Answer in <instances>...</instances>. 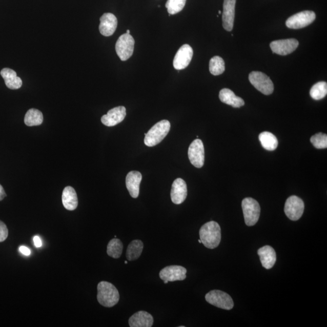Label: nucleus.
Wrapping results in <instances>:
<instances>
[{
	"mask_svg": "<svg viewBox=\"0 0 327 327\" xmlns=\"http://www.w3.org/2000/svg\"><path fill=\"white\" fill-rule=\"evenodd\" d=\"M209 70L213 75L217 76L222 74L225 71L224 61L219 56H214L210 59Z\"/></svg>",
	"mask_w": 327,
	"mask_h": 327,
	"instance_id": "obj_28",
	"label": "nucleus"
},
{
	"mask_svg": "<svg viewBox=\"0 0 327 327\" xmlns=\"http://www.w3.org/2000/svg\"><path fill=\"white\" fill-rule=\"evenodd\" d=\"M187 270L180 265H170L166 267L159 272V277L163 283L183 281L186 278Z\"/></svg>",
	"mask_w": 327,
	"mask_h": 327,
	"instance_id": "obj_11",
	"label": "nucleus"
},
{
	"mask_svg": "<svg viewBox=\"0 0 327 327\" xmlns=\"http://www.w3.org/2000/svg\"><path fill=\"white\" fill-rule=\"evenodd\" d=\"M298 46V40L294 38L276 40L270 43V48L273 52L282 56L290 54Z\"/></svg>",
	"mask_w": 327,
	"mask_h": 327,
	"instance_id": "obj_12",
	"label": "nucleus"
},
{
	"mask_svg": "<svg viewBox=\"0 0 327 327\" xmlns=\"http://www.w3.org/2000/svg\"><path fill=\"white\" fill-rule=\"evenodd\" d=\"M8 236V229L5 223L0 221V242L5 241Z\"/></svg>",
	"mask_w": 327,
	"mask_h": 327,
	"instance_id": "obj_32",
	"label": "nucleus"
},
{
	"mask_svg": "<svg viewBox=\"0 0 327 327\" xmlns=\"http://www.w3.org/2000/svg\"><path fill=\"white\" fill-rule=\"evenodd\" d=\"M154 319L148 312L139 311L133 315L129 320L131 327H151Z\"/></svg>",
	"mask_w": 327,
	"mask_h": 327,
	"instance_id": "obj_20",
	"label": "nucleus"
},
{
	"mask_svg": "<svg viewBox=\"0 0 327 327\" xmlns=\"http://www.w3.org/2000/svg\"><path fill=\"white\" fill-rule=\"evenodd\" d=\"M123 244L117 238L111 240L107 247V253L113 258L118 259L121 257L122 253Z\"/></svg>",
	"mask_w": 327,
	"mask_h": 327,
	"instance_id": "obj_27",
	"label": "nucleus"
},
{
	"mask_svg": "<svg viewBox=\"0 0 327 327\" xmlns=\"http://www.w3.org/2000/svg\"><path fill=\"white\" fill-rule=\"evenodd\" d=\"M144 243L141 240H133L129 243L126 251V258L129 261H135L141 256Z\"/></svg>",
	"mask_w": 327,
	"mask_h": 327,
	"instance_id": "obj_24",
	"label": "nucleus"
},
{
	"mask_svg": "<svg viewBox=\"0 0 327 327\" xmlns=\"http://www.w3.org/2000/svg\"><path fill=\"white\" fill-rule=\"evenodd\" d=\"M199 237L206 248L210 249L218 248L221 240V230L218 223L215 221L206 223L200 229Z\"/></svg>",
	"mask_w": 327,
	"mask_h": 327,
	"instance_id": "obj_1",
	"label": "nucleus"
},
{
	"mask_svg": "<svg viewBox=\"0 0 327 327\" xmlns=\"http://www.w3.org/2000/svg\"><path fill=\"white\" fill-rule=\"evenodd\" d=\"M258 254L262 266L266 269H270L275 264L276 254L271 246H265L258 250Z\"/></svg>",
	"mask_w": 327,
	"mask_h": 327,
	"instance_id": "obj_19",
	"label": "nucleus"
},
{
	"mask_svg": "<svg viewBox=\"0 0 327 327\" xmlns=\"http://www.w3.org/2000/svg\"><path fill=\"white\" fill-rule=\"evenodd\" d=\"M125 263L127 264V263H128V261H125Z\"/></svg>",
	"mask_w": 327,
	"mask_h": 327,
	"instance_id": "obj_39",
	"label": "nucleus"
},
{
	"mask_svg": "<svg viewBox=\"0 0 327 327\" xmlns=\"http://www.w3.org/2000/svg\"><path fill=\"white\" fill-rule=\"evenodd\" d=\"M310 94L311 97L315 100L325 98L327 94V83L325 81L317 83L310 90Z\"/></svg>",
	"mask_w": 327,
	"mask_h": 327,
	"instance_id": "obj_29",
	"label": "nucleus"
},
{
	"mask_svg": "<svg viewBox=\"0 0 327 327\" xmlns=\"http://www.w3.org/2000/svg\"><path fill=\"white\" fill-rule=\"evenodd\" d=\"M219 14H221V11H219Z\"/></svg>",
	"mask_w": 327,
	"mask_h": 327,
	"instance_id": "obj_38",
	"label": "nucleus"
},
{
	"mask_svg": "<svg viewBox=\"0 0 327 327\" xmlns=\"http://www.w3.org/2000/svg\"><path fill=\"white\" fill-rule=\"evenodd\" d=\"M315 19L316 14L314 12L305 11L290 16L287 20L285 25L290 29H299L312 24Z\"/></svg>",
	"mask_w": 327,
	"mask_h": 327,
	"instance_id": "obj_9",
	"label": "nucleus"
},
{
	"mask_svg": "<svg viewBox=\"0 0 327 327\" xmlns=\"http://www.w3.org/2000/svg\"><path fill=\"white\" fill-rule=\"evenodd\" d=\"M172 201L175 205H181L188 196V187L185 180L177 178L172 183L171 193Z\"/></svg>",
	"mask_w": 327,
	"mask_h": 327,
	"instance_id": "obj_16",
	"label": "nucleus"
},
{
	"mask_svg": "<svg viewBox=\"0 0 327 327\" xmlns=\"http://www.w3.org/2000/svg\"><path fill=\"white\" fill-rule=\"evenodd\" d=\"M19 251L25 256H29L31 253V250L25 246L19 247Z\"/></svg>",
	"mask_w": 327,
	"mask_h": 327,
	"instance_id": "obj_33",
	"label": "nucleus"
},
{
	"mask_svg": "<svg viewBox=\"0 0 327 327\" xmlns=\"http://www.w3.org/2000/svg\"><path fill=\"white\" fill-rule=\"evenodd\" d=\"M259 139L263 148L267 151H275L277 147H278V139L272 133L269 132H262L259 136Z\"/></svg>",
	"mask_w": 327,
	"mask_h": 327,
	"instance_id": "obj_25",
	"label": "nucleus"
},
{
	"mask_svg": "<svg viewBox=\"0 0 327 327\" xmlns=\"http://www.w3.org/2000/svg\"><path fill=\"white\" fill-rule=\"evenodd\" d=\"M206 301L216 308L230 310L234 306L233 299L228 293L221 290H212L206 295Z\"/></svg>",
	"mask_w": 327,
	"mask_h": 327,
	"instance_id": "obj_6",
	"label": "nucleus"
},
{
	"mask_svg": "<svg viewBox=\"0 0 327 327\" xmlns=\"http://www.w3.org/2000/svg\"><path fill=\"white\" fill-rule=\"evenodd\" d=\"M2 77L5 80V84L10 89H18L22 86L23 81L21 78L17 76L16 73L13 70L5 68L0 72Z\"/></svg>",
	"mask_w": 327,
	"mask_h": 327,
	"instance_id": "obj_22",
	"label": "nucleus"
},
{
	"mask_svg": "<svg viewBox=\"0 0 327 327\" xmlns=\"http://www.w3.org/2000/svg\"><path fill=\"white\" fill-rule=\"evenodd\" d=\"M6 196V192L4 189H3L2 186L0 185V201L4 199Z\"/></svg>",
	"mask_w": 327,
	"mask_h": 327,
	"instance_id": "obj_35",
	"label": "nucleus"
},
{
	"mask_svg": "<svg viewBox=\"0 0 327 327\" xmlns=\"http://www.w3.org/2000/svg\"><path fill=\"white\" fill-rule=\"evenodd\" d=\"M304 202L296 196H292L287 199L284 212L287 216L292 221H298L304 212Z\"/></svg>",
	"mask_w": 327,
	"mask_h": 327,
	"instance_id": "obj_8",
	"label": "nucleus"
},
{
	"mask_svg": "<svg viewBox=\"0 0 327 327\" xmlns=\"http://www.w3.org/2000/svg\"><path fill=\"white\" fill-rule=\"evenodd\" d=\"M198 242H199V243H202V242H201V239H199V240H198Z\"/></svg>",
	"mask_w": 327,
	"mask_h": 327,
	"instance_id": "obj_37",
	"label": "nucleus"
},
{
	"mask_svg": "<svg viewBox=\"0 0 327 327\" xmlns=\"http://www.w3.org/2000/svg\"><path fill=\"white\" fill-rule=\"evenodd\" d=\"M43 122V113L39 110L31 109L27 112L25 117V123L26 126L30 127L39 126Z\"/></svg>",
	"mask_w": 327,
	"mask_h": 327,
	"instance_id": "obj_26",
	"label": "nucleus"
},
{
	"mask_svg": "<svg viewBox=\"0 0 327 327\" xmlns=\"http://www.w3.org/2000/svg\"><path fill=\"white\" fill-rule=\"evenodd\" d=\"M220 100L226 105L232 106L233 108H239L244 105V101L237 96L234 92L229 89H223L219 92Z\"/></svg>",
	"mask_w": 327,
	"mask_h": 327,
	"instance_id": "obj_23",
	"label": "nucleus"
},
{
	"mask_svg": "<svg viewBox=\"0 0 327 327\" xmlns=\"http://www.w3.org/2000/svg\"><path fill=\"white\" fill-rule=\"evenodd\" d=\"M62 202L65 208L68 210H75L78 205L77 194L74 189L71 186L66 187L63 190Z\"/></svg>",
	"mask_w": 327,
	"mask_h": 327,
	"instance_id": "obj_21",
	"label": "nucleus"
},
{
	"mask_svg": "<svg viewBox=\"0 0 327 327\" xmlns=\"http://www.w3.org/2000/svg\"><path fill=\"white\" fill-rule=\"evenodd\" d=\"M249 81L259 92L269 95L274 91V85L269 76L261 72L253 71L250 73Z\"/></svg>",
	"mask_w": 327,
	"mask_h": 327,
	"instance_id": "obj_5",
	"label": "nucleus"
},
{
	"mask_svg": "<svg viewBox=\"0 0 327 327\" xmlns=\"http://www.w3.org/2000/svg\"><path fill=\"white\" fill-rule=\"evenodd\" d=\"M135 40L131 34L125 33L119 36L115 45L116 53L121 61L131 57L134 51Z\"/></svg>",
	"mask_w": 327,
	"mask_h": 327,
	"instance_id": "obj_7",
	"label": "nucleus"
},
{
	"mask_svg": "<svg viewBox=\"0 0 327 327\" xmlns=\"http://www.w3.org/2000/svg\"><path fill=\"white\" fill-rule=\"evenodd\" d=\"M193 55L192 47L183 45L180 48L173 59V65L176 70L185 69L191 62Z\"/></svg>",
	"mask_w": 327,
	"mask_h": 327,
	"instance_id": "obj_13",
	"label": "nucleus"
},
{
	"mask_svg": "<svg viewBox=\"0 0 327 327\" xmlns=\"http://www.w3.org/2000/svg\"><path fill=\"white\" fill-rule=\"evenodd\" d=\"M242 208L246 224L253 226L258 222L261 213L259 203L252 198H246L242 201Z\"/></svg>",
	"mask_w": 327,
	"mask_h": 327,
	"instance_id": "obj_4",
	"label": "nucleus"
},
{
	"mask_svg": "<svg viewBox=\"0 0 327 327\" xmlns=\"http://www.w3.org/2000/svg\"><path fill=\"white\" fill-rule=\"evenodd\" d=\"M118 20L111 13H105L100 18L99 30L100 33L105 36H111L117 28Z\"/></svg>",
	"mask_w": 327,
	"mask_h": 327,
	"instance_id": "obj_17",
	"label": "nucleus"
},
{
	"mask_svg": "<svg viewBox=\"0 0 327 327\" xmlns=\"http://www.w3.org/2000/svg\"><path fill=\"white\" fill-rule=\"evenodd\" d=\"M126 116V109L125 107H116L110 110L106 115L102 116L101 122L106 126H115L121 122L125 119Z\"/></svg>",
	"mask_w": 327,
	"mask_h": 327,
	"instance_id": "obj_15",
	"label": "nucleus"
},
{
	"mask_svg": "<svg viewBox=\"0 0 327 327\" xmlns=\"http://www.w3.org/2000/svg\"><path fill=\"white\" fill-rule=\"evenodd\" d=\"M97 290V300L100 304L108 308L117 304L119 300V292L112 283L106 281L100 282Z\"/></svg>",
	"mask_w": 327,
	"mask_h": 327,
	"instance_id": "obj_2",
	"label": "nucleus"
},
{
	"mask_svg": "<svg viewBox=\"0 0 327 327\" xmlns=\"http://www.w3.org/2000/svg\"><path fill=\"white\" fill-rule=\"evenodd\" d=\"M141 180V173L137 171L130 172L126 176L127 189L133 198H137L139 196V186Z\"/></svg>",
	"mask_w": 327,
	"mask_h": 327,
	"instance_id": "obj_18",
	"label": "nucleus"
},
{
	"mask_svg": "<svg viewBox=\"0 0 327 327\" xmlns=\"http://www.w3.org/2000/svg\"><path fill=\"white\" fill-rule=\"evenodd\" d=\"M170 129V123L168 120L163 119L156 123L145 133V144L149 147L158 145L168 135Z\"/></svg>",
	"mask_w": 327,
	"mask_h": 327,
	"instance_id": "obj_3",
	"label": "nucleus"
},
{
	"mask_svg": "<svg viewBox=\"0 0 327 327\" xmlns=\"http://www.w3.org/2000/svg\"><path fill=\"white\" fill-rule=\"evenodd\" d=\"M33 242H34L35 246L37 248H41L42 246V240L37 236H36L34 238H33Z\"/></svg>",
	"mask_w": 327,
	"mask_h": 327,
	"instance_id": "obj_34",
	"label": "nucleus"
},
{
	"mask_svg": "<svg viewBox=\"0 0 327 327\" xmlns=\"http://www.w3.org/2000/svg\"><path fill=\"white\" fill-rule=\"evenodd\" d=\"M186 3V0H168L166 8L170 15H175L182 11Z\"/></svg>",
	"mask_w": 327,
	"mask_h": 327,
	"instance_id": "obj_30",
	"label": "nucleus"
},
{
	"mask_svg": "<svg viewBox=\"0 0 327 327\" xmlns=\"http://www.w3.org/2000/svg\"><path fill=\"white\" fill-rule=\"evenodd\" d=\"M310 141L313 146L318 149H326L327 148V135L322 133H318L312 136Z\"/></svg>",
	"mask_w": 327,
	"mask_h": 327,
	"instance_id": "obj_31",
	"label": "nucleus"
},
{
	"mask_svg": "<svg viewBox=\"0 0 327 327\" xmlns=\"http://www.w3.org/2000/svg\"><path fill=\"white\" fill-rule=\"evenodd\" d=\"M205 147L201 139L194 140L189 146L188 156L190 162L196 168H201L205 163Z\"/></svg>",
	"mask_w": 327,
	"mask_h": 327,
	"instance_id": "obj_10",
	"label": "nucleus"
},
{
	"mask_svg": "<svg viewBox=\"0 0 327 327\" xmlns=\"http://www.w3.org/2000/svg\"><path fill=\"white\" fill-rule=\"evenodd\" d=\"M130 32H130L129 30H128V31H127L126 32V33H128V34H130Z\"/></svg>",
	"mask_w": 327,
	"mask_h": 327,
	"instance_id": "obj_36",
	"label": "nucleus"
},
{
	"mask_svg": "<svg viewBox=\"0 0 327 327\" xmlns=\"http://www.w3.org/2000/svg\"><path fill=\"white\" fill-rule=\"evenodd\" d=\"M236 0H224L223 5L222 26L227 31H232L234 24Z\"/></svg>",
	"mask_w": 327,
	"mask_h": 327,
	"instance_id": "obj_14",
	"label": "nucleus"
}]
</instances>
